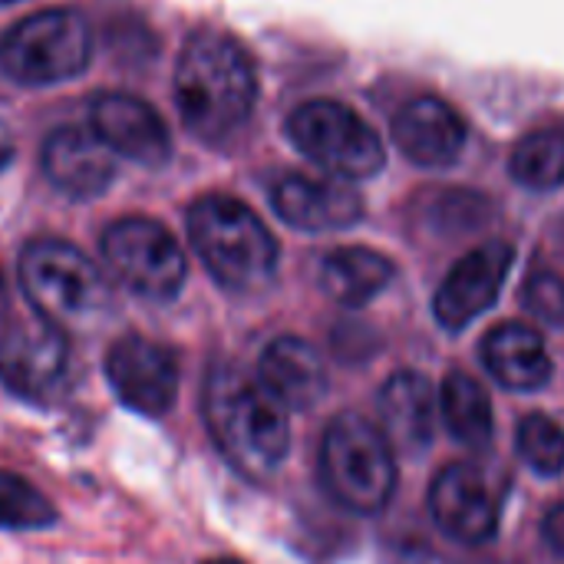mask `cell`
Masks as SVG:
<instances>
[{"label": "cell", "instance_id": "obj_1", "mask_svg": "<svg viewBox=\"0 0 564 564\" xmlns=\"http://www.w3.org/2000/svg\"><path fill=\"white\" fill-rule=\"evenodd\" d=\"M258 73L251 53L218 26L188 33L175 63V106L185 129L221 145L235 139L254 112Z\"/></svg>", "mask_w": 564, "mask_h": 564}, {"label": "cell", "instance_id": "obj_2", "mask_svg": "<svg viewBox=\"0 0 564 564\" xmlns=\"http://www.w3.org/2000/svg\"><path fill=\"white\" fill-rule=\"evenodd\" d=\"M205 423L225 459L248 479H271L288 449L291 426L288 410L231 364H218L205 380Z\"/></svg>", "mask_w": 564, "mask_h": 564}, {"label": "cell", "instance_id": "obj_3", "mask_svg": "<svg viewBox=\"0 0 564 564\" xmlns=\"http://www.w3.org/2000/svg\"><path fill=\"white\" fill-rule=\"evenodd\" d=\"M188 241L208 274L231 294H258L278 274V238L231 195L212 192L192 202Z\"/></svg>", "mask_w": 564, "mask_h": 564}, {"label": "cell", "instance_id": "obj_4", "mask_svg": "<svg viewBox=\"0 0 564 564\" xmlns=\"http://www.w3.org/2000/svg\"><path fill=\"white\" fill-rule=\"evenodd\" d=\"M321 482L347 512H383L397 489V459L383 430L367 416L340 413L321 443Z\"/></svg>", "mask_w": 564, "mask_h": 564}, {"label": "cell", "instance_id": "obj_5", "mask_svg": "<svg viewBox=\"0 0 564 564\" xmlns=\"http://www.w3.org/2000/svg\"><path fill=\"white\" fill-rule=\"evenodd\" d=\"M17 271L36 317L63 330L89 324L109 307V284L102 271L69 241L33 238L23 245Z\"/></svg>", "mask_w": 564, "mask_h": 564}, {"label": "cell", "instance_id": "obj_6", "mask_svg": "<svg viewBox=\"0 0 564 564\" xmlns=\"http://www.w3.org/2000/svg\"><path fill=\"white\" fill-rule=\"evenodd\" d=\"M89 23L66 7L36 10L0 36V69L23 86L66 83L89 66Z\"/></svg>", "mask_w": 564, "mask_h": 564}, {"label": "cell", "instance_id": "obj_7", "mask_svg": "<svg viewBox=\"0 0 564 564\" xmlns=\"http://www.w3.org/2000/svg\"><path fill=\"white\" fill-rule=\"evenodd\" d=\"M291 145L344 182L370 178L383 169L387 152L373 126L340 99H311L288 116Z\"/></svg>", "mask_w": 564, "mask_h": 564}, {"label": "cell", "instance_id": "obj_8", "mask_svg": "<svg viewBox=\"0 0 564 564\" xmlns=\"http://www.w3.org/2000/svg\"><path fill=\"white\" fill-rule=\"evenodd\" d=\"M109 274L142 301H175L185 288L188 264L175 235L145 215L116 218L99 238Z\"/></svg>", "mask_w": 564, "mask_h": 564}, {"label": "cell", "instance_id": "obj_9", "mask_svg": "<svg viewBox=\"0 0 564 564\" xmlns=\"http://www.w3.org/2000/svg\"><path fill=\"white\" fill-rule=\"evenodd\" d=\"M0 383L33 403L50 406L69 390V340L66 330L36 317L0 330Z\"/></svg>", "mask_w": 564, "mask_h": 564}, {"label": "cell", "instance_id": "obj_10", "mask_svg": "<svg viewBox=\"0 0 564 564\" xmlns=\"http://www.w3.org/2000/svg\"><path fill=\"white\" fill-rule=\"evenodd\" d=\"M106 377L119 403L139 416H165L178 397L175 354L142 334L119 337L106 354Z\"/></svg>", "mask_w": 564, "mask_h": 564}, {"label": "cell", "instance_id": "obj_11", "mask_svg": "<svg viewBox=\"0 0 564 564\" xmlns=\"http://www.w3.org/2000/svg\"><path fill=\"white\" fill-rule=\"evenodd\" d=\"M89 129L122 159L155 169L172 155V135L162 116L139 96L109 89L89 102Z\"/></svg>", "mask_w": 564, "mask_h": 564}, {"label": "cell", "instance_id": "obj_12", "mask_svg": "<svg viewBox=\"0 0 564 564\" xmlns=\"http://www.w3.org/2000/svg\"><path fill=\"white\" fill-rule=\"evenodd\" d=\"M512 261L516 251L506 241H489L482 248H473L466 258H459L436 291L433 301L436 321L446 330H463L466 324H473L482 311L496 304Z\"/></svg>", "mask_w": 564, "mask_h": 564}, {"label": "cell", "instance_id": "obj_13", "mask_svg": "<svg viewBox=\"0 0 564 564\" xmlns=\"http://www.w3.org/2000/svg\"><path fill=\"white\" fill-rule=\"evenodd\" d=\"M430 512L449 539L466 545H482L499 532L496 496L486 476L469 463H453L433 479Z\"/></svg>", "mask_w": 564, "mask_h": 564}, {"label": "cell", "instance_id": "obj_14", "mask_svg": "<svg viewBox=\"0 0 564 564\" xmlns=\"http://www.w3.org/2000/svg\"><path fill=\"white\" fill-rule=\"evenodd\" d=\"M116 152L83 126H59L46 135L40 165L53 188L69 198H96L116 178Z\"/></svg>", "mask_w": 564, "mask_h": 564}, {"label": "cell", "instance_id": "obj_15", "mask_svg": "<svg viewBox=\"0 0 564 564\" xmlns=\"http://www.w3.org/2000/svg\"><path fill=\"white\" fill-rule=\"evenodd\" d=\"M271 205L281 221L301 231H344L364 218V198L337 178L284 175L271 188Z\"/></svg>", "mask_w": 564, "mask_h": 564}, {"label": "cell", "instance_id": "obj_16", "mask_svg": "<svg viewBox=\"0 0 564 564\" xmlns=\"http://www.w3.org/2000/svg\"><path fill=\"white\" fill-rule=\"evenodd\" d=\"M393 142L423 169H449L466 149V126L459 112L440 96L410 99L393 119Z\"/></svg>", "mask_w": 564, "mask_h": 564}, {"label": "cell", "instance_id": "obj_17", "mask_svg": "<svg viewBox=\"0 0 564 564\" xmlns=\"http://www.w3.org/2000/svg\"><path fill=\"white\" fill-rule=\"evenodd\" d=\"M258 380L284 410H311L327 393V367L317 347L301 337L271 340L261 354Z\"/></svg>", "mask_w": 564, "mask_h": 564}, {"label": "cell", "instance_id": "obj_18", "mask_svg": "<svg viewBox=\"0 0 564 564\" xmlns=\"http://www.w3.org/2000/svg\"><path fill=\"white\" fill-rule=\"evenodd\" d=\"M380 423L393 449L406 456L426 453L433 443V426H436L430 380L413 370L393 373L387 387L380 390Z\"/></svg>", "mask_w": 564, "mask_h": 564}, {"label": "cell", "instance_id": "obj_19", "mask_svg": "<svg viewBox=\"0 0 564 564\" xmlns=\"http://www.w3.org/2000/svg\"><path fill=\"white\" fill-rule=\"evenodd\" d=\"M486 370L509 390H542L552 380V357L535 327L499 324L482 340Z\"/></svg>", "mask_w": 564, "mask_h": 564}, {"label": "cell", "instance_id": "obj_20", "mask_svg": "<svg viewBox=\"0 0 564 564\" xmlns=\"http://www.w3.org/2000/svg\"><path fill=\"white\" fill-rule=\"evenodd\" d=\"M397 268L387 254L360 245L334 248L321 261V284L324 291L340 301L344 307H364L377 294H383L393 281Z\"/></svg>", "mask_w": 564, "mask_h": 564}, {"label": "cell", "instance_id": "obj_21", "mask_svg": "<svg viewBox=\"0 0 564 564\" xmlns=\"http://www.w3.org/2000/svg\"><path fill=\"white\" fill-rule=\"evenodd\" d=\"M443 420L469 449H486L492 443V400L486 387L463 370H453L443 380Z\"/></svg>", "mask_w": 564, "mask_h": 564}, {"label": "cell", "instance_id": "obj_22", "mask_svg": "<svg viewBox=\"0 0 564 564\" xmlns=\"http://www.w3.org/2000/svg\"><path fill=\"white\" fill-rule=\"evenodd\" d=\"M509 175L529 192H552L564 182V126H542L522 135L509 155Z\"/></svg>", "mask_w": 564, "mask_h": 564}, {"label": "cell", "instance_id": "obj_23", "mask_svg": "<svg viewBox=\"0 0 564 564\" xmlns=\"http://www.w3.org/2000/svg\"><path fill=\"white\" fill-rule=\"evenodd\" d=\"M56 509L53 502L23 476L0 469V529L7 532H30L53 525Z\"/></svg>", "mask_w": 564, "mask_h": 564}, {"label": "cell", "instance_id": "obj_24", "mask_svg": "<svg viewBox=\"0 0 564 564\" xmlns=\"http://www.w3.org/2000/svg\"><path fill=\"white\" fill-rule=\"evenodd\" d=\"M519 453L535 473L558 476L564 473V430L552 416H525L519 426Z\"/></svg>", "mask_w": 564, "mask_h": 564}, {"label": "cell", "instance_id": "obj_25", "mask_svg": "<svg viewBox=\"0 0 564 564\" xmlns=\"http://www.w3.org/2000/svg\"><path fill=\"white\" fill-rule=\"evenodd\" d=\"M489 218V202L476 192H440L430 205V225L446 235H466Z\"/></svg>", "mask_w": 564, "mask_h": 564}, {"label": "cell", "instance_id": "obj_26", "mask_svg": "<svg viewBox=\"0 0 564 564\" xmlns=\"http://www.w3.org/2000/svg\"><path fill=\"white\" fill-rule=\"evenodd\" d=\"M522 304L532 317L552 324V327H562L564 324V278L555 274L552 268H535L529 278H525V288H522Z\"/></svg>", "mask_w": 564, "mask_h": 564}, {"label": "cell", "instance_id": "obj_27", "mask_svg": "<svg viewBox=\"0 0 564 564\" xmlns=\"http://www.w3.org/2000/svg\"><path fill=\"white\" fill-rule=\"evenodd\" d=\"M542 532H545V542H549V545H552L558 555H564V499L562 502H555V506L549 509Z\"/></svg>", "mask_w": 564, "mask_h": 564}, {"label": "cell", "instance_id": "obj_28", "mask_svg": "<svg viewBox=\"0 0 564 564\" xmlns=\"http://www.w3.org/2000/svg\"><path fill=\"white\" fill-rule=\"evenodd\" d=\"M13 152H17V145H13V135H10V129L0 122V172L13 162Z\"/></svg>", "mask_w": 564, "mask_h": 564}, {"label": "cell", "instance_id": "obj_29", "mask_svg": "<svg viewBox=\"0 0 564 564\" xmlns=\"http://www.w3.org/2000/svg\"><path fill=\"white\" fill-rule=\"evenodd\" d=\"M3 307H7V281L0 274V314H3Z\"/></svg>", "mask_w": 564, "mask_h": 564}, {"label": "cell", "instance_id": "obj_30", "mask_svg": "<svg viewBox=\"0 0 564 564\" xmlns=\"http://www.w3.org/2000/svg\"><path fill=\"white\" fill-rule=\"evenodd\" d=\"M202 564H245V562H238V558H212V562H202Z\"/></svg>", "mask_w": 564, "mask_h": 564}, {"label": "cell", "instance_id": "obj_31", "mask_svg": "<svg viewBox=\"0 0 564 564\" xmlns=\"http://www.w3.org/2000/svg\"><path fill=\"white\" fill-rule=\"evenodd\" d=\"M7 3H17V0H0V7H7Z\"/></svg>", "mask_w": 564, "mask_h": 564}]
</instances>
